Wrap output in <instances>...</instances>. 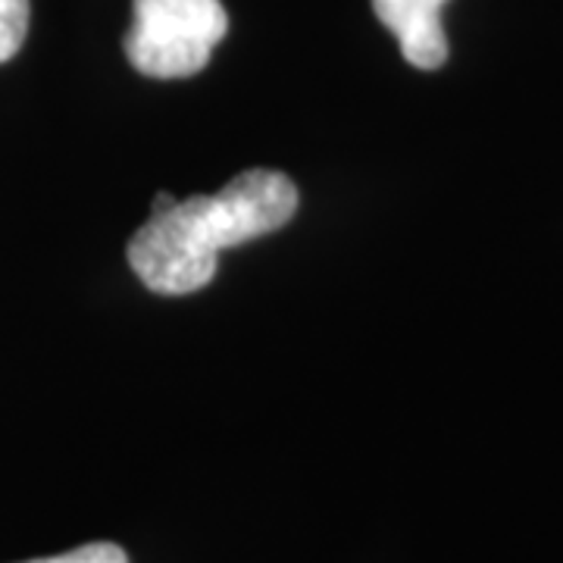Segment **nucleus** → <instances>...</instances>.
I'll list each match as a JSON object with an SVG mask.
<instances>
[{
  "label": "nucleus",
  "instance_id": "nucleus-3",
  "mask_svg": "<svg viewBox=\"0 0 563 563\" xmlns=\"http://www.w3.org/2000/svg\"><path fill=\"white\" fill-rule=\"evenodd\" d=\"M448 0H373V10L401 44L404 60L417 69H439L448 60L442 7Z\"/></svg>",
  "mask_w": 563,
  "mask_h": 563
},
{
  "label": "nucleus",
  "instance_id": "nucleus-4",
  "mask_svg": "<svg viewBox=\"0 0 563 563\" xmlns=\"http://www.w3.org/2000/svg\"><path fill=\"white\" fill-rule=\"evenodd\" d=\"M29 32V0H0V63L16 57Z\"/></svg>",
  "mask_w": 563,
  "mask_h": 563
},
{
  "label": "nucleus",
  "instance_id": "nucleus-6",
  "mask_svg": "<svg viewBox=\"0 0 563 563\" xmlns=\"http://www.w3.org/2000/svg\"><path fill=\"white\" fill-rule=\"evenodd\" d=\"M173 203H176V198H173V195H157V198H154V210H151V213H163V210H169V207H173Z\"/></svg>",
  "mask_w": 563,
  "mask_h": 563
},
{
  "label": "nucleus",
  "instance_id": "nucleus-5",
  "mask_svg": "<svg viewBox=\"0 0 563 563\" xmlns=\"http://www.w3.org/2000/svg\"><path fill=\"white\" fill-rule=\"evenodd\" d=\"M25 563H129L125 551L120 544L113 542H95L81 544L76 551H66L57 558H41V561H25Z\"/></svg>",
  "mask_w": 563,
  "mask_h": 563
},
{
  "label": "nucleus",
  "instance_id": "nucleus-2",
  "mask_svg": "<svg viewBox=\"0 0 563 563\" xmlns=\"http://www.w3.org/2000/svg\"><path fill=\"white\" fill-rule=\"evenodd\" d=\"M229 16L220 0H135L125 57L147 79L198 76L225 38Z\"/></svg>",
  "mask_w": 563,
  "mask_h": 563
},
{
  "label": "nucleus",
  "instance_id": "nucleus-1",
  "mask_svg": "<svg viewBox=\"0 0 563 563\" xmlns=\"http://www.w3.org/2000/svg\"><path fill=\"white\" fill-rule=\"evenodd\" d=\"M298 210V188L276 169H244L217 195H195L151 213L125 247L132 273L154 295H191L217 276L222 247L282 229Z\"/></svg>",
  "mask_w": 563,
  "mask_h": 563
}]
</instances>
